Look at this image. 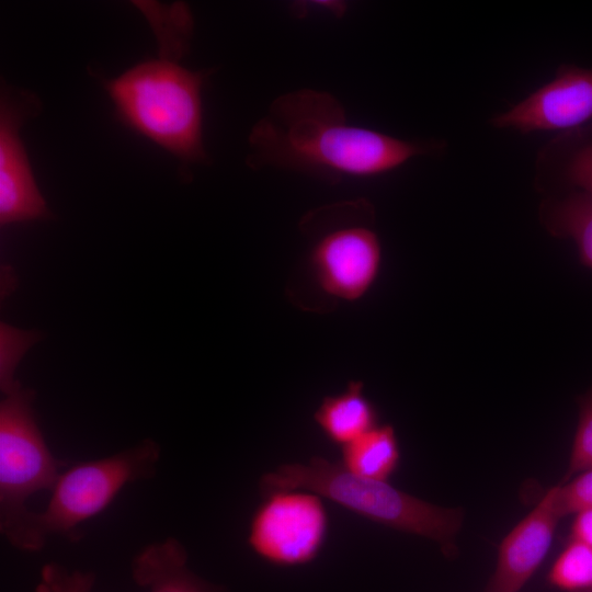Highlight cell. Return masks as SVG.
I'll use <instances>...</instances> for the list:
<instances>
[{
	"mask_svg": "<svg viewBox=\"0 0 592 592\" xmlns=\"http://www.w3.org/2000/svg\"><path fill=\"white\" fill-rule=\"evenodd\" d=\"M247 163L328 180L364 179L430 155L440 144L406 140L351 124L341 102L303 89L276 98L249 135Z\"/></svg>",
	"mask_w": 592,
	"mask_h": 592,
	"instance_id": "obj_1",
	"label": "cell"
},
{
	"mask_svg": "<svg viewBox=\"0 0 592 592\" xmlns=\"http://www.w3.org/2000/svg\"><path fill=\"white\" fill-rule=\"evenodd\" d=\"M262 497L284 490H308L380 525L439 543L445 554L455 550L463 510L443 508L409 494L388 481L363 478L340 462L314 456L262 475Z\"/></svg>",
	"mask_w": 592,
	"mask_h": 592,
	"instance_id": "obj_2",
	"label": "cell"
},
{
	"mask_svg": "<svg viewBox=\"0 0 592 592\" xmlns=\"http://www.w3.org/2000/svg\"><path fill=\"white\" fill-rule=\"evenodd\" d=\"M160 452L148 439L116 454L69 466L53 486L46 509H27L1 524L2 535L24 551L39 550L50 535L77 540L79 525L107 509L127 483L155 475Z\"/></svg>",
	"mask_w": 592,
	"mask_h": 592,
	"instance_id": "obj_3",
	"label": "cell"
},
{
	"mask_svg": "<svg viewBox=\"0 0 592 592\" xmlns=\"http://www.w3.org/2000/svg\"><path fill=\"white\" fill-rule=\"evenodd\" d=\"M204 75L167 59L138 64L105 83L121 118L183 163L206 160Z\"/></svg>",
	"mask_w": 592,
	"mask_h": 592,
	"instance_id": "obj_4",
	"label": "cell"
},
{
	"mask_svg": "<svg viewBox=\"0 0 592 592\" xmlns=\"http://www.w3.org/2000/svg\"><path fill=\"white\" fill-rule=\"evenodd\" d=\"M33 396L19 385L0 403V524L25 512L30 496L52 490L66 465L44 440L33 415Z\"/></svg>",
	"mask_w": 592,
	"mask_h": 592,
	"instance_id": "obj_5",
	"label": "cell"
},
{
	"mask_svg": "<svg viewBox=\"0 0 592 592\" xmlns=\"http://www.w3.org/2000/svg\"><path fill=\"white\" fill-rule=\"evenodd\" d=\"M329 532L323 498L308 490L276 491L254 510L247 544L262 560L278 567L312 562Z\"/></svg>",
	"mask_w": 592,
	"mask_h": 592,
	"instance_id": "obj_6",
	"label": "cell"
},
{
	"mask_svg": "<svg viewBox=\"0 0 592 592\" xmlns=\"http://www.w3.org/2000/svg\"><path fill=\"white\" fill-rule=\"evenodd\" d=\"M383 262L380 239L371 227L342 225L314 243L309 263L320 288L343 301H357L374 286Z\"/></svg>",
	"mask_w": 592,
	"mask_h": 592,
	"instance_id": "obj_7",
	"label": "cell"
},
{
	"mask_svg": "<svg viewBox=\"0 0 592 592\" xmlns=\"http://www.w3.org/2000/svg\"><path fill=\"white\" fill-rule=\"evenodd\" d=\"M492 125L522 134L568 132L592 123V68L560 65L554 78L496 115Z\"/></svg>",
	"mask_w": 592,
	"mask_h": 592,
	"instance_id": "obj_8",
	"label": "cell"
},
{
	"mask_svg": "<svg viewBox=\"0 0 592 592\" xmlns=\"http://www.w3.org/2000/svg\"><path fill=\"white\" fill-rule=\"evenodd\" d=\"M37 110L38 102L30 92L5 89L1 93L0 223L2 226L48 215L20 136L23 122Z\"/></svg>",
	"mask_w": 592,
	"mask_h": 592,
	"instance_id": "obj_9",
	"label": "cell"
},
{
	"mask_svg": "<svg viewBox=\"0 0 592 592\" xmlns=\"http://www.w3.org/2000/svg\"><path fill=\"white\" fill-rule=\"evenodd\" d=\"M561 519L550 488L501 540L494 571L483 592H519L546 558Z\"/></svg>",
	"mask_w": 592,
	"mask_h": 592,
	"instance_id": "obj_10",
	"label": "cell"
},
{
	"mask_svg": "<svg viewBox=\"0 0 592 592\" xmlns=\"http://www.w3.org/2000/svg\"><path fill=\"white\" fill-rule=\"evenodd\" d=\"M187 554L175 538L146 546L133 561L135 582L149 592H227L223 585L210 583L187 567Z\"/></svg>",
	"mask_w": 592,
	"mask_h": 592,
	"instance_id": "obj_11",
	"label": "cell"
},
{
	"mask_svg": "<svg viewBox=\"0 0 592 592\" xmlns=\"http://www.w3.org/2000/svg\"><path fill=\"white\" fill-rule=\"evenodd\" d=\"M314 421L323 436L340 447L379 424L378 411L360 380H351L342 391L323 397Z\"/></svg>",
	"mask_w": 592,
	"mask_h": 592,
	"instance_id": "obj_12",
	"label": "cell"
},
{
	"mask_svg": "<svg viewBox=\"0 0 592 592\" xmlns=\"http://www.w3.org/2000/svg\"><path fill=\"white\" fill-rule=\"evenodd\" d=\"M539 162L566 191L592 198V123L561 133L545 147Z\"/></svg>",
	"mask_w": 592,
	"mask_h": 592,
	"instance_id": "obj_13",
	"label": "cell"
},
{
	"mask_svg": "<svg viewBox=\"0 0 592 592\" xmlns=\"http://www.w3.org/2000/svg\"><path fill=\"white\" fill-rule=\"evenodd\" d=\"M539 220L549 235L570 239L580 262L592 270V198L578 191L550 196L539 207Z\"/></svg>",
	"mask_w": 592,
	"mask_h": 592,
	"instance_id": "obj_14",
	"label": "cell"
},
{
	"mask_svg": "<svg viewBox=\"0 0 592 592\" xmlns=\"http://www.w3.org/2000/svg\"><path fill=\"white\" fill-rule=\"evenodd\" d=\"M341 464L353 475L388 481L400 464L401 453L391 424H378L341 447Z\"/></svg>",
	"mask_w": 592,
	"mask_h": 592,
	"instance_id": "obj_15",
	"label": "cell"
},
{
	"mask_svg": "<svg viewBox=\"0 0 592 592\" xmlns=\"http://www.w3.org/2000/svg\"><path fill=\"white\" fill-rule=\"evenodd\" d=\"M547 582L565 592H583L592 588V546L568 539L547 574Z\"/></svg>",
	"mask_w": 592,
	"mask_h": 592,
	"instance_id": "obj_16",
	"label": "cell"
},
{
	"mask_svg": "<svg viewBox=\"0 0 592 592\" xmlns=\"http://www.w3.org/2000/svg\"><path fill=\"white\" fill-rule=\"evenodd\" d=\"M579 418L569 465L561 482L592 468V388L579 398Z\"/></svg>",
	"mask_w": 592,
	"mask_h": 592,
	"instance_id": "obj_17",
	"label": "cell"
},
{
	"mask_svg": "<svg viewBox=\"0 0 592 592\" xmlns=\"http://www.w3.org/2000/svg\"><path fill=\"white\" fill-rule=\"evenodd\" d=\"M555 504L561 517L592 509V468L553 487Z\"/></svg>",
	"mask_w": 592,
	"mask_h": 592,
	"instance_id": "obj_18",
	"label": "cell"
},
{
	"mask_svg": "<svg viewBox=\"0 0 592 592\" xmlns=\"http://www.w3.org/2000/svg\"><path fill=\"white\" fill-rule=\"evenodd\" d=\"M94 582L91 572L73 571L49 563L41 572V582L36 592H90Z\"/></svg>",
	"mask_w": 592,
	"mask_h": 592,
	"instance_id": "obj_19",
	"label": "cell"
},
{
	"mask_svg": "<svg viewBox=\"0 0 592 592\" xmlns=\"http://www.w3.org/2000/svg\"><path fill=\"white\" fill-rule=\"evenodd\" d=\"M569 539H577L592 546V509L574 514Z\"/></svg>",
	"mask_w": 592,
	"mask_h": 592,
	"instance_id": "obj_20",
	"label": "cell"
},
{
	"mask_svg": "<svg viewBox=\"0 0 592 592\" xmlns=\"http://www.w3.org/2000/svg\"><path fill=\"white\" fill-rule=\"evenodd\" d=\"M583 592H592V588H590L589 590H587V591H583Z\"/></svg>",
	"mask_w": 592,
	"mask_h": 592,
	"instance_id": "obj_21",
	"label": "cell"
}]
</instances>
